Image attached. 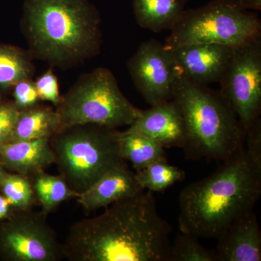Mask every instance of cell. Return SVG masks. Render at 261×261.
Here are the masks:
<instances>
[{"label":"cell","mask_w":261,"mask_h":261,"mask_svg":"<svg viewBox=\"0 0 261 261\" xmlns=\"http://www.w3.org/2000/svg\"><path fill=\"white\" fill-rule=\"evenodd\" d=\"M72 225L64 245L70 261H168L172 228L144 190Z\"/></svg>","instance_id":"obj_1"},{"label":"cell","mask_w":261,"mask_h":261,"mask_svg":"<svg viewBox=\"0 0 261 261\" xmlns=\"http://www.w3.org/2000/svg\"><path fill=\"white\" fill-rule=\"evenodd\" d=\"M261 195V167L244 148L213 174L187 185L178 197L181 232L218 238L254 207Z\"/></svg>","instance_id":"obj_2"},{"label":"cell","mask_w":261,"mask_h":261,"mask_svg":"<svg viewBox=\"0 0 261 261\" xmlns=\"http://www.w3.org/2000/svg\"><path fill=\"white\" fill-rule=\"evenodd\" d=\"M22 32L33 59L66 69L97 56L101 19L89 0H25Z\"/></svg>","instance_id":"obj_3"},{"label":"cell","mask_w":261,"mask_h":261,"mask_svg":"<svg viewBox=\"0 0 261 261\" xmlns=\"http://www.w3.org/2000/svg\"><path fill=\"white\" fill-rule=\"evenodd\" d=\"M173 99L187 129L183 150L187 160L225 161L244 149L245 132L219 92L178 75Z\"/></svg>","instance_id":"obj_4"},{"label":"cell","mask_w":261,"mask_h":261,"mask_svg":"<svg viewBox=\"0 0 261 261\" xmlns=\"http://www.w3.org/2000/svg\"><path fill=\"white\" fill-rule=\"evenodd\" d=\"M116 133L113 128L80 124L63 127L49 138L60 175L79 196L110 170L126 163Z\"/></svg>","instance_id":"obj_5"},{"label":"cell","mask_w":261,"mask_h":261,"mask_svg":"<svg viewBox=\"0 0 261 261\" xmlns=\"http://www.w3.org/2000/svg\"><path fill=\"white\" fill-rule=\"evenodd\" d=\"M56 110L61 128L94 124L116 129L130 126L141 112L122 93L116 77L106 68L82 75L62 96Z\"/></svg>","instance_id":"obj_6"},{"label":"cell","mask_w":261,"mask_h":261,"mask_svg":"<svg viewBox=\"0 0 261 261\" xmlns=\"http://www.w3.org/2000/svg\"><path fill=\"white\" fill-rule=\"evenodd\" d=\"M171 31L165 44L170 49L200 43L236 47L261 37V21L237 0H214L185 10Z\"/></svg>","instance_id":"obj_7"},{"label":"cell","mask_w":261,"mask_h":261,"mask_svg":"<svg viewBox=\"0 0 261 261\" xmlns=\"http://www.w3.org/2000/svg\"><path fill=\"white\" fill-rule=\"evenodd\" d=\"M219 92L246 130L260 118L261 38L233 47Z\"/></svg>","instance_id":"obj_8"},{"label":"cell","mask_w":261,"mask_h":261,"mask_svg":"<svg viewBox=\"0 0 261 261\" xmlns=\"http://www.w3.org/2000/svg\"><path fill=\"white\" fill-rule=\"evenodd\" d=\"M47 214L15 211L0 224V258L6 261H58L63 245L48 224Z\"/></svg>","instance_id":"obj_9"},{"label":"cell","mask_w":261,"mask_h":261,"mask_svg":"<svg viewBox=\"0 0 261 261\" xmlns=\"http://www.w3.org/2000/svg\"><path fill=\"white\" fill-rule=\"evenodd\" d=\"M127 67L136 88L151 106L173 99L179 71L166 44L155 39L142 43Z\"/></svg>","instance_id":"obj_10"},{"label":"cell","mask_w":261,"mask_h":261,"mask_svg":"<svg viewBox=\"0 0 261 261\" xmlns=\"http://www.w3.org/2000/svg\"><path fill=\"white\" fill-rule=\"evenodd\" d=\"M233 47L200 43L169 49L180 74L194 83L207 86L219 83L224 76Z\"/></svg>","instance_id":"obj_11"},{"label":"cell","mask_w":261,"mask_h":261,"mask_svg":"<svg viewBox=\"0 0 261 261\" xmlns=\"http://www.w3.org/2000/svg\"><path fill=\"white\" fill-rule=\"evenodd\" d=\"M127 132L149 137L165 148L184 149L187 142V129L179 106L174 99L141 111L140 116Z\"/></svg>","instance_id":"obj_12"},{"label":"cell","mask_w":261,"mask_h":261,"mask_svg":"<svg viewBox=\"0 0 261 261\" xmlns=\"http://www.w3.org/2000/svg\"><path fill=\"white\" fill-rule=\"evenodd\" d=\"M216 239L219 261L261 260V231L253 211L238 218Z\"/></svg>","instance_id":"obj_13"},{"label":"cell","mask_w":261,"mask_h":261,"mask_svg":"<svg viewBox=\"0 0 261 261\" xmlns=\"http://www.w3.org/2000/svg\"><path fill=\"white\" fill-rule=\"evenodd\" d=\"M144 190L136 173L126 163L110 170L78 197L79 203L87 212L107 207L114 202L132 197Z\"/></svg>","instance_id":"obj_14"},{"label":"cell","mask_w":261,"mask_h":261,"mask_svg":"<svg viewBox=\"0 0 261 261\" xmlns=\"http://www.w3.org/2000/svg\"><path fill=\"white\" fill-rule=\"evenodd\" d=\"M0 159L7 171L30 178L55 163L49 138L4 144L0 146Z\"/></svg>","instance_id":"obj_15"},{"label":"cell","mask_w":261,"mask_h":261,"mask_svg":"<svg viewBox=\"0 0 261 261\" xmlns=\"http://www.w3.org/2000/svg\"><path fill=\"white\" fill-rule=\"evenodd\" d=\"M61 128V118L56 110L37 105L19 111L9 142L50 138Z\"/></svg>","instance_id":"obj_16"},{"label":"cell","mask_w":261,"mask_h":261,"mask_svg":"<svg viewBox=\"0 0 261 261\" xmlns=\"http://www.w3.org/2000/svg\"><path fill=\"white\" fill-rule=\"evenodd\" d=\"M189 0H134L136 21L142 28L161 32L173 28Z\"/></svg>","instance_id":"obj_17"},{"label":"cell","mask_w":261,"mask_h":261,"mask_svg":"<svg viewBox=\"0 0 261 261\" xmlns=\"http://www.w3.org/2000/svg\"><path fill=\"white\" fill-rule=\"evenodd\" d=\"M116 137L122 159L129 161L137 171L156 161L166 159L165 147L149 137L118 130Z\"/></svg>","instance_id":"obj_18"},{"label":"cell","mask_w":261,"mask_h":261,"mask_svg":"<svg viewBox=\"0 0 261 261\" xmlns=\"http://www.w3.org/2000/svg\"><path fill=\"white\" fill-rule=\"evenodd\" d=\"M35 72L29 51L9 44H0V91L13 88L23 80H32Z\"/></svg>","instance_id":"obj_19"},{"label":"cell","mask_w":261,"mask_h":261,"mask_svg":"<svg viewBox=\"0 0 261 261\" xmlns=\"http://www.w3.org/2000/svg\"><path fill=\"white\" fill-rule=\"evenodd\" d=\"M31 180L36 200L46 214L54 211L65 201L79 197L61 175H51L42 171Z\"/></svg>","instance_id":"obj_20"},{"label":"cell","mask_w":261,"mask_h":261,"mask_svg":"<svg viewBox=\"0 0 261 261\" xmlns=\"http://www.w3.org/2000/svg\"><path fill=\"white\" fill-rule=\"evenodd\" d=\"M137 180L143 190L161 192L176 182L185 179V172L169 164L167 159L160 160L136 172Z\"/></svg>","instance_id":"obj_21"},{"label":"cell","mask_w":261,"mask_h":261,"mask_svg":"<svg viewBox=\"0 0 261 261\" xmlns=\"http://www.w3.org/2000/svg\"><path fill=\"white\" fill-rule=\"evenodd\" d=\"M0 192L15 211L30 210L36 200L31 178L5 169L0 176Z\"/></svg>","instance_id":"obj_22"},{"label":"cell","mask_w":261,"mask_h":261,"mask_svg":"<svg viewBox=\"0 0 261 261\" xmlns=\"http://www.w3.org/2000/svg\"><path fill=\"white\" fill-rule=\"evenodd\" d=\"M199 239L191 233H178L171 245L168 261H219L216 250L202 246Z\"/></svg>","instance_id":"obj_23"},{"label":"cell","mask_w":261,"mask_h":261,"mask_svg":"<svg viewBox=\"0 0 261 261\" xmlns=\"http://www.w3.org/2000/svg\"><path fill=\"white\" fill-rule=\"evenodd\" d=\"M34 84L40 100L53 103L56 107L58 106L62 96L60 94L58 78L53 70H47Z\"/></svg>","instance_id":"obj_24"},{"label":"cell","mask_w":261,"mask_h":261,"mask_svg":"<svg viewBox=\"0 0 261 261\" xmlns=\"http://www.w3.org/2000/svg\"><path fill=\"white\" fill-rule=\"evenodd\" d=\"M13 89V102L19 111L37 106L40 100L32 80L21 81L15 84Z\"/></svg>","instance_id":"obj_25"},{"label":"cell","mask_w":261,"mask_h":261,"mask_svg":"<svg viewBox=\"0 0 261 261\" xmlns=\"http://www.w3.org/2000/svg\"><path fill=\"white\" fill-rule=\"evenodd\" d=\"M18 115L13 100L3 99L0 102V146L10 142Z\"/></svg>","instance_id":"obj_26"},{"label":"cell","mask_w":261,"mask_h":261,"mask_svg":"<svg viewBox=\"0 0 261 261\" xmlns=\"http://www.w3.org/2000/svg\"><path fill=\"white\" fill-rule=\"evenodd\" d=\"M247 154L261 167V120H257L245 132Z\"/></svg>","instance_id":"obj_27"},{"label":"cell","mask_w":261,"mask_h":261,"mask_svg":"<svg viewBox=\"0 0 261 261\" xmlns=\"http://www.w3.org/2000/svg\"><path fill=\"white\" fill-rule=\"evenodd\" d=\"M14 212L10 201L0 192V220L8 219Z\"/></svg>","instance_id":"obj_28"},{"label":"cell","mask_w":261,"mask_h":261,"mask_svg":"<svg viewBox=\"0 0 261 261\" xmlns=\"http://www.w3.org/2000/svg\"><path fill=\"white\" fill-rule=\"evenodd\" d=\"M246 10H261V0H237Z\"/></svg>","instance_id":"obj_29"},{"label":"cell","mask_w":261,"mask_h":261,"mask_svg":"<svg viewBox=\"0 0 261 261\" xmlns=\"http://www.w3.org/2000/svg\"><path fill=\"white\" fill-rule=\"evenodd\" d=\"M4 166H3V163H2L1 159H0V176H1V173H3V171H4Z\"/></svg>","instance_id":"obj_30"},{"label":"cell","mask_w":261,"mask_h":261,"mask_svg":"<svg viewBox=\"0 0 261 261\" xmlns=\"http://www.w3.org/2000/svg\"><path fill=\"white\" fill-rule=\"evenodd\" d=\"M3 100V95H2V92L1 91H0V102H2V101Z\"/></svg>","instance_id":"obj_31"}]
</instances>
